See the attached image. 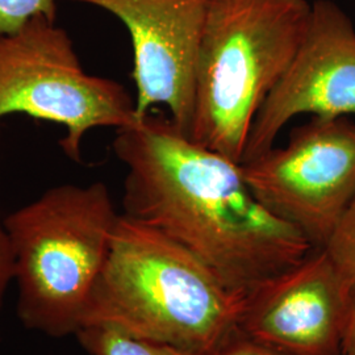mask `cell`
<instances>
[{
	"label": "cell",
	"mask_w": 355,
	"mask_h": 355,
	"mask_svg": "<svg viewBox=\"0 0 355 355\" xmlns=\"http://www.w3.org/2000/svg\"><path fill=\"white\" fill-rule=\"evenodd\" d=\"M241 165L257 199L324 249L355 196V121L312 117Z\"/></svg>",
	"instance_id": "cell-6"
},
{
	"label": "cell",
	"mask_w": 355,
	"mask_h": 355,
	"mask_svg": "<svg viewBox=\"0 0 355 355\" xmlns=\"http://www.w3.org/2000/svg\"><path fill=\"white\" fill-rule=\"evenodd\" d=\"M112 148L127 167L124 215L184 246L232 290L246 295L315 249L257 199L240 162L191 140L168 116L117 129Z\"/></svg>",
	"instance_id": "cell-1"
},
{
	"label": "cell",
	"mask_w": 355,
	"mask_h": 355,
	"mask_svg": "<svg viewBox=\"0 0 355 355\" xmlns=\"http://www.w3.org/2000/svg\"><path fill=\"white\" fill-rule=\"evenodd\" d=\"M89 355H186L174 347L130 337L108 327H89L76 334Z\"/></svg>",
	"instance_id": "cell-10"
},
{
	"label": "cell",
	"mask_w": 355,
	"mask_h": 355,
	"mask_svg": "<svg viewBox=\"0 0 355 355\" xmlns=\"http://www.w3.org/2000/svg\"><path fill=\"white\" fill-rule=\"evenodd\" d=\"M325 252L341 272L343 279L355 288V196L338 227L325 245Z\"/></svg>",
	"instance_id": "cell-11"
},
{
	"label": "cell",
	"mask_w": 355,
	"mask_h": 355,
	"mask_svg": "<svg viewBox=\"0 0 355 355\" xmlns=\"http://www.w3.org/2000/svg\"><path fill=\"white\" fill-rule=\"evenodd\" d=\"M311 13L308 0H209L191 140L241 164L254 119L290 67Z\"/></svg>",
	"instance_id": "cell-3"
},
{
	"label": "cell",
	"mask_w": 355,
	"mask_h": 355,
	"mask_svg": "<svg viewBox=\"0 0 355 355\" xmlns=\"http://www.w3.org/2000/svg\"><path fill=\"white\" fill-rule=\"evenodd\" d=\"M243 297L184 246L123 214L80 329L108 327L183 354L214 355L239 333Z\"/></svg>",
	"instance_id": "cell-2"
},
{
	"label": "cell",
	"mask_w": 355,
	"mask_h": 355,
	"mask_svg": "<svg viewBox=\"0 0 355 355\" xmlns=\"http://www.w3.org/2000/svg\"><path fill=\"white\" fill-rule=\"evenodd\" d=\"M353 288L325 249L243 297L239 331L284 355H343Z\"/></svg>",
	"instance_id": "cell-7"
},
{
	"label": "cell",
	"mask_w": 355,
	"mask_h": 355,
	"mask_svg": "<svg viewBox=\"0 0 355 355\" xmlns=\"http://www.w3.org/2000/svg\"><path fill=\"white\" fill-rule=\"evenodd\" d=\"M40 15L55 20L57 0H0V36L19 31Z\"/></svg>",
	"instance_id": "cell-12"
},
{
	"label": "cell",
	"mask_w": 355,
	"mask_h": 355,
	"mask_svg": "<svg viewBox=\"0 0 355 355\" xmlns=\"http://www.w3.org/2000/svg\"><path fill=\"white\" fill-rule=\"evenodd\" d=\"M120 215L108 187L61 184L3 220L13 254L17 316L53 338L80 329Z\"/></svg>",
	"instance_id": "cell-4"
},
{
	"label": "cell",
	"mask_w": 355,
	"mask_h": 355,
	"mask_svg": "<svg viewBox=\"0 0 355 355\" xmlns=\"http://www.w3.org/2000/svg\"><path fill=\"white\" fill-rule=\"evenodd\" d=\"M114 15L128 29L137 119L165 107L184 135L190 132L195 64L209 0H70Z\"/></svg>",
	"instance_id": "cell-9"
},
{
	"label": "cell",
	"mask_w": 355,
	"mask_h": 355,
	"mask_svg": "<svg viewBox=\"0 0 355 355\" xmlns=\"http://www.w3.org/2000/svg\"><path fill=\"white\" fill-rule=\"evenodd\" d=\"M300 114L355 117L354 24L331 0L312 3L304 38L255 116L242 162L272 148L280 130Z\"/></svg>",
	"instance_id": "cell-8"
},
{
	"label": "cell",
	"mask_w": 355,
	"mask_h": 355,
	"mask_svg": "<svg viewBox=\"0 0 355 355\" xmlns=\"http://www.w3.org/2000/svg\"><path fill=\"white\" fill-rule=\"evenodd\" d=\"M12 114L64 125L60 145L76 164L92 128L117 130L137 120L136 102L125 87L87 74L67 32L42 15L0 36V120Z\"/></svg>",
	"instance_id": "cell-5"
},
{
	"label": "cell",
	"mask_w": 355,
	"mask_h": 355,
	"mask_svg": "<svg viewBox=\"0 0 355 355\" xmlns=\"http://www.w3.org/2000/svg\"><path fill=\"white\" fill-rule=\"evenodd\" d=\"M343 355H355V288L352 295L343 331Z\"/></svg>",
	"instance_id": "cell-15"
},
{
	"label": "cell",
	"mask_w": 355,
	"mask_h": 355,
	"mask_svg": "<svg viewBox=\"0 0 355 355\" xmlns=\"http://www.w3.org/2000/svg\"><path fill=\"white\" fill-rule=\"evenodd\" d=\"M15 277L13 266V254L11 243L3 223L0 224V308L3 304V297L7 291V287L12 282Z\"/></svg>",
	"instance_id": "cell-14"
},
{
	"label": "cell",
	"mask_w": 355,
	"mask_h": 355,
	"mask_svg": "<svg viewBox=\"0 0 355 355\" xmlns=\"http://www.w3.org/2000/svg\"><path fill=\"white\" fill-rule=\"evenodd\" d=\"M214 355H284L268 347L266 345L253 341L243 336L242 333H236L228 343L221 346Z\"/></svg>",
	"instance_id": "cell-13"
}]
</instances>
